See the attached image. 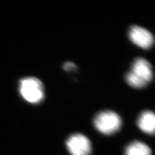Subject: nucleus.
Segmentation results:
<instances>
[{
	"label": "nucleus",
	"instance_id": "f257e3e1",
	"mask_svg": "<svg viewBox=\"0 0 155 155\" xmlns=\"http://www.w3.org/2000/svg\"><path fill=\"white\" fill-rule=\"evenodd\" d=\"M153 79V69L151 64L143 58H137L132 63L130 70L125 79L130 87L141 89L150 83Z\"/></svg>",
	"mask_w": 155,
	"mask_h": 155
},
{
	"label": "nucleus",
	"instance_id": "423d86ee",
	"mask_svg": "<svg viewBox=\"0 0 155 155\" xmlns=\"http://www.w3.org/2000/svg\"><path fill=\"white\" fill-rule=\"evenodd\" d=\"M137 125L144 133L153 134L155 133V114L150 110L143 111L137 120Z\"/></svg>",
	"mask_w": 155,
	"mask_h": 155
},
{
	"label": "nucleus",
	"instance_id": "0eeeda50",
	"mask_svg": "<svg viewBox=\"0 0 155 155\" xmlns=\"http://www.w3.org/2000/svg\"><path fill=\"white\" fill-rule=\"evenodd\" d=\"M125 155H152V152L148 145L136 141L127 147Z\"/></svg>",
	"mask_w": 155,
	"mask_h": 155
},
{
	"label": "nucleus",
	"instance_id": "6e6552de",
	"mask_svg": "<svg viewBox=\"0 0 155 155\" xmlns=\"http://www.w3.org/2000/svg\"><path fill=\"white\" fill-rule=\"evenodd\" d=\"M77 68V67L75 65V64L71 61H67L63 64V69L68 72L76 70Z\"/></svg>",
	"mask_w": 155,
	"mask_h": 155
},
{
	"label": "nucleus",
	"instance_id": "f03ea898",
	"mask_svg": "<svg viewBox=\"0 0 155 155\" xmlns=\"http://www.w3.org/2000/svg\"><path fill=\"white\" fill-rule=\"evenodd\" d=\"M20 93L24 100L33 104L40 103L45 98L44 86L37 78L27 77L21 79Z\"/></svg>",
	"mask_w": 155,
	"mask_h": 155
},
{
	"label": "nucleus",
	"instance_id": "39448f33",
	"mask_svg": "<svg viewBox=\"0 0 155 155\" xmlns=\"http://www.w3.org/2000/svg\"><path fill=\"white\" fill-rule=\"evenodd\" d=\"M66 146L72 155H89L91 152V144L89 139L82 134L71 135L66 141Z\"/></svg>",
	"mask_w": 155,
	"mask_h": 155
},
{
	"label": "nucleus",
	"instance_id": "7ed1b4c3",
	"mask_svg": "<svg viewBox=\"0 0 155 155\" xmlns=\"http://www.w3.org/2000/svg\"><path fill=\"white\" fill-rule=\"evenodd\" d=\"M94 125L101 133L110 135L116 133L120 129L122 120L120 116L114 111H102L95 117Z\"/></svg>",
	"mask_w": 155,
	"mask_h": 155
},
{
	"label": "nucleus",
	"instance_id": "20e7f679",
	"mask_svg": "<svg viewBox=\"0 0 155 155\" xmlns=\"http://www.w3.org/2000/svg\"><path fill=\"white\" fill-rule=\"evenodd\" d=\"M128 36L133 44L144 50L150 49L154 44L153 35L140 26H132L128 31Z\"/></svg>",
	"mask_w": 155,
	"mask_h": 155
}]
</instances>
